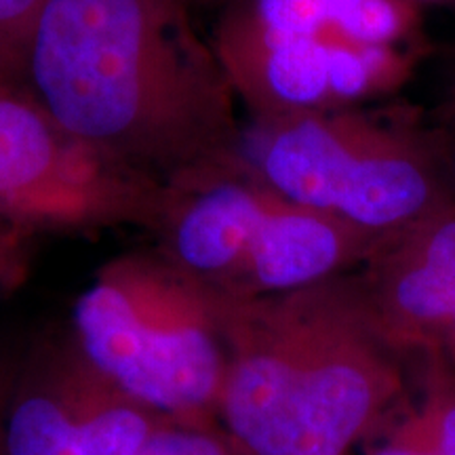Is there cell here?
<instances>
[{
    "label": "cell",
    "instance_id": "cell-10",
    "mask_svg": "<svg viewBox=\"0 0 455 455\" xmlns=\"http://www.w3.org/2000/svg\"><path fill=\"white\" fill-rule=\"evenodd\" d=\"M415 20L413 0H361L331 28L363 47H392Z\"/></svg>",
    "mask_w": 455,
    "mask_h": 455
},
{
    "label": "cell",
    "instance_id": "cell-16",
    "mask_svg": "<svg viewBox=\"0 0 455 455\" xmlns=\"http://www.w3.org/2000/svg\"><path fill=\"white\" fill-rule=\"evenodd\" d=\"M24 352L26 346L17 341H0V455H7V411Z\"/></svg>",
    "mask_w": 455,
    "mask_h": 455
},
{
    "label": "cell",
    "instance_id": "cell-5",
    "mask_svg": "<svg viewBox=\"0 0 455 455\" xmlns=\"http://www.w3.org/2000/svg\"><path fill=\"white\" fill-rule=\"evenodd\" d=\"M241 158L289 201L378 236L455 203L435 144L346 108L255 121Z\"/></svg>",
    "mask_w": 455,
    "mask_h": 455
},
{
    "label": "cell",
    "instance_id": "cell-7",
    "mask_svg": "<svg viewBox=\"0 0 455 455\" xmlns=\"http://www.w3.org/2000/svg\"><path fill=\"white\" fill-rule=\"evenodd\" d=\"M171 422L114 386L72 333L26 346L7 411V455H135Z\"/></svg>",
    "mask_w": 455,
    "mask_h": 455
},
{
    "label": "cell",
    "instance_id": "cell-13",
    "mask_svg": "<svg viewBox=\"0 0 455 455\" xmlns=\"http://www.w3.org/2000/svg\"><path fill=\"white\" fill-rule=\"evenodd\" d=\"M135 455H247L221 426L195 428L167 422L141 445Z\"/></svg>",
    "mask_w": 455,
    "mask_h": 455
},
{
    "label": "cell",
    "instance_id": "cell-12",
    "mask_svg": "<svg viewBox=\"0 0 455 455\" xmlns=\"http://www.w3.org/2000/svg\"><path fill=\"white\" fill-rule=\"evenodd\" d=\"M243 15L266 30L295 36H316L331 26L329 0H249Z\"/></svg>",
    "mask_w": 455,
    "mask_h": 455
},
{
    "label": "cell",
    "instance_id": "cell-14",
    "mask_svg": "<svg viewBox=\"0 0 455 455\" xmlns=\"http://www.w3.org/2000/svg\"><path fill=\"white\" fill-rule=\"evenodd\" d=\"M361 445L365 455H441L415 418L409 395Z\"/></svg>",
    "mask_w": 455,
    "mask_h": 455
},
{
    "label": "cell",
    "instance_id": "cell-8",
    "mask_svg": "<svg viewBox=\"0 0 455 455\" xmlns=\"http://www.w3.org/2000/svg\"><path fill=\"white\" fill-rule=\"evenodd\" d=\"M358 278L384 335L401 355L439 348L455 321V203L384 236Z\"/></svg>",
    "mask_w": 455,
    "mask_h": 455
},
{
    "label": "cell",
    "instance_id": "cell-9",
    "mask_svg": "<svg viewBox=\"0 0 455 455\" xmlns=\"http://www.w3.org/2000/svg\"><path fill=\"white\" fill-rule=\"evenodd\" d=\"M215 51L255 121L329 110V28L316 36L266 30L232 9L221 21Z\"/></svg>",
    "mask_w": 455,
    "mask_h": 455
},
{
    "label": "cell",
    "instance_id": "cell-6",
    "mask_svg": "<svg viewBox=\"0 0 455 455\" xmlns=\"http://www.w3.org/2000/svg\"><path fill=\"white\" fill-rule=\"evenodd\" d=\"M169 190L101 155L24 87L0 84V213L41 232H156Z\"/></svg>",
    "mask_w": 455,
    "mask_h": 455
},
{
    "label": "cell",
    "instance_id": "cell-18",
    "mask_svg": "<svg viewBox=\"0 0 455 455\" xmlns=\"http://www.w3.org/2000/svg\"><path fill=\"white\" fill-rule=\"evenodd\" d=\"M413 3H436V0H413Z\"/></svg>",
    "mask_w": 455,
    "mask_h": 455
},
{
    "label": "cell",
    "instance_id": "cell-4",
    "mask_svg": "<svg viewBox=\"0 0 455 455\" xmlns=\"http://www.w3.org/2000/svg\"><path fill=\"white\" fill-rule=\"evenodd\" d=\"M167 190L158 251L228 298L287 293L344 276L384 238L289 201L243 158Z\"/></svg>",
    "mask_w": 455,
    "mask_h": 455
},
{
    "label": "cell",
    "instance_id": "cell-2",
    "mask_svg": "<svg viewBox=\"0 0 455 455\" xmlns=\"http://www.w3.org/2000/svg\"><path fill=\"white\" fill-rule=\"evenodd\" d=\"M220 426L247 455H348L409 395L358 275L224 295Z\"/></svg>",
    "mask_w": 455,
    "mask_h": 455
},
{
    "label": "cell",
    "instance_id": "cell-11",
    "mask_svg": "<svg viewBox=\"0 0 455 455\" xmlns=\"http://www.w3.org/2000/svg\"><path fill=\"white\" fill-rule=\"evenodd\" d=\"M43 4L44 0H0V84L24 87L28 49Z\"/></svg>",
    "mask_w": 455,
    "mask_h": 455
},
{
    "label": "cell",
    "instance_id": "cell-3",
    "mask_svg": "<svg viewBox=\"0 0 455 455\" xmlns=\"http://www.w3.org/2000/svg\"><path fill=\"white\" fill-rule=\"evenodd\" d=\"M83 355L141 405L175 424L220 426L224 295L163 251L108 259L72 308Z\"/></svg>",
    "mask_w": 455,
    "mask_h": 455
},
{
    "label": "cell",
    "instance_id": "cell-17",
    "mask_svg": "<svg viewBox=\"0 0 455 455\" xmlns=\"http://www.w3.org/2000/svg\"><path fill=\"white\" fill-rule=\"evenodd\" d=\"M435 148H436V155H439L441 164L451 171V175L455 180V93H453V101H451V106H449V112H447L445 135H443L439 144H435Z\"/></svg>",
    "mask_w": 455,
    "mask_h": 455
},
{
    "label": "cell",
    "instance_id": "cell-15",
    "mask_svg": "<svg viewBox=\"0 0 455 455\" xmlns=\"http://www.w3.org/2000/svg\"><path fill=\"white\" fill-rule=\"evenodd\" d=\"M38 232L0 213V298L28 281Z\"/></svg>",
    "mask_w": 455,
    "mask_h": 455
},
{
    "label": "cell",
    "instance_id": "cell-1",
    "mask_svg": "<svg viewBox=\"0 0 455 455\" xmlns=\"http://www.w3.org/2000/svg\"><path fill=\"white\" fill-rule=\"evenodd\" d=\"M24 87L70 133L164 188L241 158L235 87L184 0H44Z\"/></svg>",
    "mask_w": 455,
    "mask_h": 455
}]
</instances>
